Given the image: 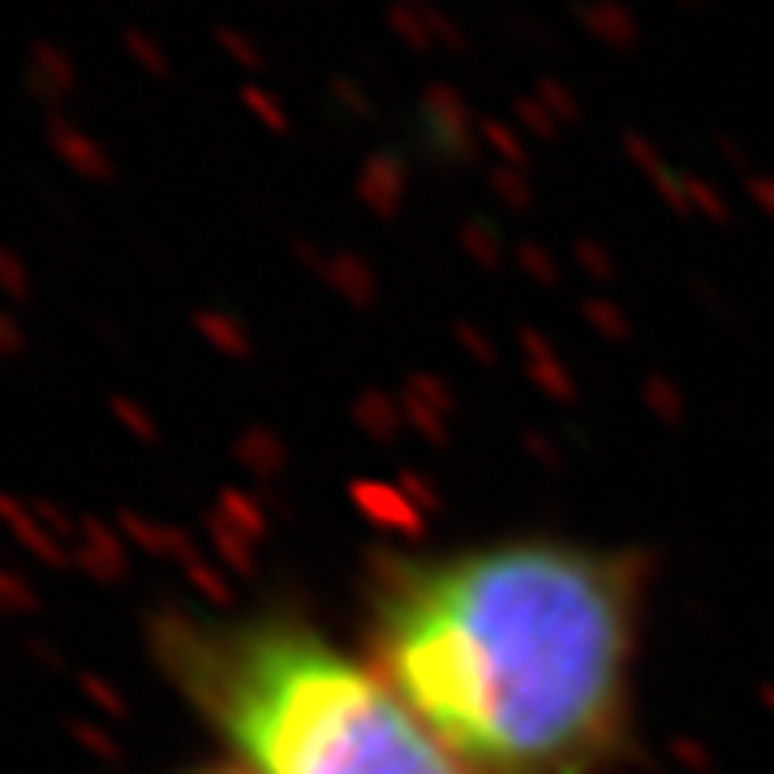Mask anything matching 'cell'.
<instances>
[{
  "mask_svg": "<svg viewBox=\"0 0 774 774\" xmlns=\"http://www.w3.org/2000/svg\"><path fill=\"white\" fill-rule=\"evenodd\" d=\"M650 563L568 534L396 551L366 659L465 774H611L633 749Z\"/></svg>",
  "mask_w": 774,
  "mask_h": 774,
  "instance_id": "6da1fadb",
  "label": "cell"
},
{
  "mask_svg": "<svg viewBox=\"0 0 774 774\" xmlns=\"http://www.w3.org/2000/svg\"><path fill=\"white\" fill-rule=\"evenodd\" d=\"M160 663L250 774H465L366 655L293 607L181 616Z\"/></svg>",
  "mask_w": 774,
  "mask_h": 774,
  "instance_id": "7a4b0ae2",
  "label": "cell"
},
{
  "mask_svg": "<svg viewBox=\"0 0 774 774\" xmlns=\"http://www.w3.org/2000/svg\"><path fill=\"white\" fill-rule=\"evenodd\" d=\"M388 26L409 43V48H435V43H460V35H456V26H452V17L443 13V9H431L427 0H418V4H388Z\"/></svg>",
  "mask_w": 774,
  "mask_h": 774,
  "instance_id": "3957f363",
  "label": "cell"
},
{
  "mask_svg": "<svg viewBox=\"0 0 774 774\" xmlns=\"http://www.w3.org/2000/svg\"><path fill=\"white\" fill-rule=\"evenodd\" d=\"M576 17L594 39H602L611 48H629L637 39V13L624 0H581Z\"/></svg>",
  "mask_w": 774,
  "mask_h": 774,
  "instance_id": "277c9868",
  "label": "cell"
},
{
  "mask_svg": "<svg viewBox=\"0 0 774 774\" xmlns=\"http://www.w3.org/2000/svg\"><path fill=\"white\" fill-rule=\"evenodd\" d=\"M216 39H220V48H228L237 61H245V65H254V61H258V52L250 48V39H245L237 26H220V30H216Z\"/></svg>",
  "mask_w": 774,
  "mask_h": 774,
  "instance_id": "5b68a950",
  "label": "cell"
},
{
  "mask_svg": "<svg viewBox=\"0 0 774 774\" xmlns=\"http://www.w3.org/2000/svg\"><path fill=\"white\" fill-rule=\"evenodd\" d=\"M125 43L134 48V56H142V61H155V65H164V56H160V43H151L142 30H125Z\"/></svg>",
  "mask_w": 774,
  "mask_h": 774,
  "instance_id": "8992f818",
  "label": "cell"
},
{
  "mask_svg": "<svg viewBox=\"0 0 774 774\" xmlns=\"http://www.w3.org/2000/svg\"><path fill=\"white\" fill-rule=\"evenodd\" d=\"M177 774H250V771H241L237 762H203V766H190V771H177Z\"/></svg>",
  "mask_w": 774,
  "mask_h": 774,
  "instance_id": "52a82bcc",
  "label": "cell"
},
{
  "mask_svg": "<svg viewBox=\"0 0 774 774\" xmlns=\"http://www.w3.org/2000/svg\"><path fill=\"white\" fill-rule=\"evenodd\" d=\"M680 4H688V9H693V4H701V0H680Z\"/></svg>",
  "mask_w": 774,
  "mask_h": 774,
  "instance_id": "ba28073f",
  "label": "cell"
},
{
  "mask_svg": "<svg viewBox=\"0 0 774 774\" xmlns=\"http://www.w3.org/2000/svg\"><path fill=\"white\" fill-rule=\"evenodd\" d=\"M396 4H418V0H396Z\"/></svg>",
  "mask_w": 774,
  "mask_h": 774,
  "instance_id": "9c48e42d",
  "label": "cell"
}]
</instances>
